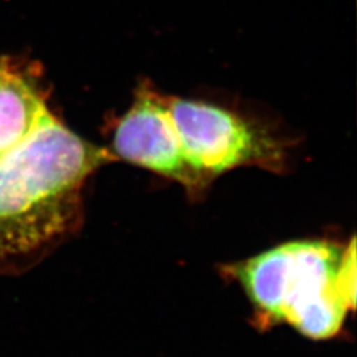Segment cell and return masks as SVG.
Here are the masks:
<instances>
[{"label":"cell","mask_w":357,"mask_h":357,"mask_svg":"<svg viewBox=\"0 0 357 357\" xmlns=\"http://www.w3.org/2000/svg\"><path fill=\"white\" fill-rule=\"evenodd\" d=\"M109 160L52 113L0 159V273L22 274L73 228L85 180Z\"/></svg>","instance_id":"1"},{"label":"cell","mask_w":357,"mask_h":357,"mask_svg":"<svg viewBox=\"0 0 357 357\" xmlns=\"http://www.w3.org/2000/svg\"><path fill=\"white\" fill-rule=\"evenodd\" d=\"M268 328L290 324L312 340L335 337L356 305L355 240L294 241L229 268Z\"/></svg>","instance_id":"2"},{"label":"cell","mask_w":357,"mask_h":357,"mask_svg":"<svg viewBox=\"0 0 357 357\" xmlns=\"http://www.w3.org/2000/svg\"><path fill=\"white\" fill-rule=\"evenodd\" d=\"M167 106L183 151L205 180L236 167L281 165L278 143L228 110L181 98H167Z\"/></svg>","instance_id":"3"},{"label":"cell","mask_w":357,"mask_h":357,"mask_svg":"<svg viewBox=\"0 0 357 357\" xmlns=\"http://www.w3.org/2000/svg\"><path fill=\"white\" fill-rule=\"evenodd\" d=\"M113 151L121 159L176 180L191 191L209 183L183 151L167 98L149 89L138 93L137 101L116 123Z\"/></svg>","instance_id":"4"},{"label":"cell","mask_w":357,"mask_h":357,"mask_svg":"<svg viewBox=\"0 0 357 357\" xmlns=\"http://www.w3.org/2000/svg\"><path fill=\"white\" fill-rule=\"evenodd\" d=\"M50 110L41 82L29 66L0 63V149L23 141Z\"/></svg>","instance_id":"5"}]
</instances>
